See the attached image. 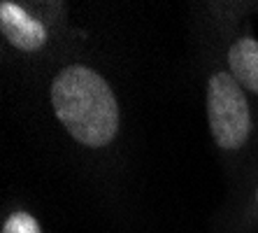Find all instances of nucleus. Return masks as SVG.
I'll return each mask as SVG.
<instances>
[{"instance_id":"f03ea898","label":"nucleus","mask_w":258,"mask_h":233,"mask_svg":"<svg viewBox=\"0 0 258 233\" xmlns=\"http://www.w3.org/2000/svg\"><path fill=\"white\" fill-rule=\"evenodd\" d=\"M207 119L221 150H240L246 143L251 128L249 105L230 72H216L207 84Z\"/></svg>"},{"instance_id":"39448f33","label":"nucleus","mask_w":258,"mask_h":233,"mask_svg":"<svg viewBox=\"0 0 258 233\" xmlns=\"http://www.w3.org/2000/svg\"><path fill=\"white\" fill-rule=\"evenodd\" d=\"M3 233H42V231H40V224L33 219V215H28V212H14L3 224Z\"/></svg>"},{"instance_id":"7ed1b4c3","label":"nucleus","mask_w":258,"mask_h":233,"mask_svg":"<svg viewBox=\"0 0 258 233\" xmlns=\"http://www.w3.org/2000/svg\"><path fill=\"white\" fill-rule=\"evenodd\" d=\"M0 30L10 44L21 52H37L47 42V28L33 19L24 7L14 3H0Z\"/></svg>"},{"instance_id":"f257e3e1","label":"nucleus","mask_w":258,"mask_h":233,"mask_svg":"<svg viewBox=\"0 0 258 233\" xmlns=\"http://www.w3.org/2000/svg\"><path fill=\"white\" fill-rule=\"evenodd\" d=\"M51 105L77 143L102 147L119 131V105L107 82L86 66H68L51 82Z\"/></svg>"},{"instance_id":"20e7f679","label":"nucleus","mask_w":258,"mask_h":233,"mask_svg":"<svg viewBox=\"0 0 258 233\" xmlns=\"http://www.w3.org/2000/svg\"><path fill=\"white\" fill-rule=\"evenodd\" d=\"M228 66L235 82L258 94V42L240 37L228 52Z\"/></svg>"}]
</instances>
